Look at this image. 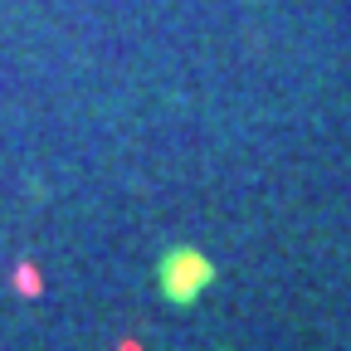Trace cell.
I'll use <instances>...</instances> for the list:
<instances>
[{
  "mask_svg": "<svg viewBox=\"0 0 351 351\" xmlns=\"http://www.w3.org/2000/svg\"><path fill=\"white\" fill-rule=\"evenodd\" d=\"M210 278H215V269L200 249H171L161 258V293L171 302H195L210 288Z\"/></svg>",
  "mask_w": 351,
  "mask_h": 351,
  "instance_id": "1",
  "label": "cell"
},
{
  "mask_svg": "<svg viewBox=\"0 0 351 351\" xmlns=\"http://www.w3.org/2000/svg\"><path fill=\"white\" fill-rule=\"evenodd\" d=\"M15 278H20V288H25V293H29V298H34V293H39V278H34V274H29V269H20V274H15Z\"/></svg>",
  "mask_w": 351,
  "mask_h": 351,
  "instance_id": "2",
  "label": "cell"
}]
</instances>
